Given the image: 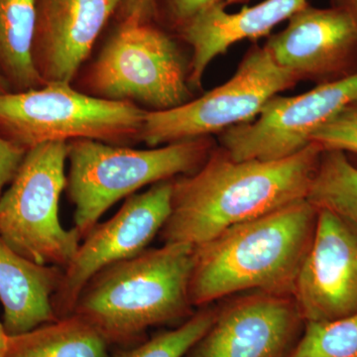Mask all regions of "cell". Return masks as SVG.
I'll use <instances>...</instances> for the list:
<instances>
[{"label": "cell", "mask_w": 357, "mask_h": 357, "mask_svg": "<svg viewBox=\"0 0 357 357\" xmlns=\"http://www.w3.org/2000/svg\"><path fill=\"white\" fill-rule=\"evenodd\" d=\"M248 0H164V8L168 20L177 29L202 11L215 6L241 3Z\"/></svg>", "instance_id": "obj_23"}, {"label": "cell", "mask_w": 357, "mask_h": 357, "mask_svg": "<svg viewBox=\"0 0 357 357\" xmlns=\"http://www.w3.org/2000/svg\"><path fill=\"white\" fill-rule=\"evenodd\" d=\"M321 152L312 142L287 158L236 161L215 148L196 172L173 178L160 239L198 246L234 225L307 199Z\"/></svg>", "instance_id": "obj_1"}, {"label": "cell", "mask_w": 357, "mask_h": 357, "mask_svg": "<svg viewBox=\"0 0 357 357\" xmlns=\"http://www.w3.org/2000/svg\"><path fill=\"white\" fill-rule=\"evenodd\" d=\"M195 246L163 243L103 268L84 285L72 314L95 328L107 344L131 347L154 326L194 314L190 277Z\"/></svg>", "instance_id": "obj_3"}, {"label": "cell", "mask_w": 357, "mask_h": 357, "mask_svg": "<svg viewBox=\"0 0 357 357\" xmlns=\"http://www.w3.org/2000/svg\"><path fill=\"white\" fill-rule=\"evenodd\" d=\"M93 96L167 110L192 100L189 64L175 40L150 22L122 20L91 66Z\"/></svg>", "instance_id": "obj_7"}, {"label": "cell", "mask_w": 357, "mask_h": 357, "mask_svg": "<svg viewBox=\"0 0 357 357\" xmlns=\"http://www.w3.org/2000/svg\"><path fill=\"white\" fill-rule=\"evenodd\" d=\"M293 298L305 323L357 314V222L318 210Z\"/></svg>", "instance_id": "obj_12"}, {"label": "cell", "mask_w": 357, "mask_h": 357, "mask_svg": "<svg viewBox=\"0 0 357 357\" xmlns=\"http://www.w3.org/2000/svg\"><path fill=\"white\" fill-rule=\"evenodd\" d=\"M288 357H357V314L328 321H306Z\"/></svg>", "instance_id": "obj_20"}, {"label": "cell", "mask_w": 357, "mask_h": 357, "mask_svg": "<svg viewBox=\"0 0 357 357\" xmlns=\"http://www.w3.org/2000/svg\"><path fill=\"white\" fill-rule=\"evenodd\" d=\"M67 161L65 141L31 148L0 196V236L30 261L63 269L82 241L76 229H66L59 218Z\"/></svg>", "instance_id": "obj_6"}, {"label": "cell", "mask_w": 357, "mask_h": 357, "mask_svg": "<svg viewBox=\"0 0 357 357\" xmlns=\"http://www.w3.org/2000/svg\"><path fill=\"white\" fill-rule=\"evenodd\" d=\"M333 6L344 9L357 26V0H333Z\"/></svg>", "instance_id": "obj_26"}, {"label": "cell", "mask_w": 357, "mask_h": 357, "mask_svg": "<svg viewBox=\"0 0 357 357\" xmlns=\"http://www.w3.org/2000/svg\"><path fill=\"white\" fill-rule=\"evenodd\" d=\"M26 153L22 147L0 135V196L15 177Z\"/></svg>", "instance_id": "obj_24"}, {"label": "cell", "mask_w": 357, "mask_h": 357, "mask_svg": "<svg viewBox=\"0 0 357 357\" xmlns=\"http://www.w3.org/2000/svg\"><path fill=\"white\" fill-rule=\"evenodd\" d=\"M356 100L357 73L298 96H274L255 121L220 133V148L236 161L287 158L311 144L312 134Z\"/></svg>", "instance_id": "obj_9"}, {"label": "cell", "mask_w": 357, "mask_h": 357, "mask_svg": "<svg viewBox=\"0 0 357 357\" xmlns=\"http://www.w3.org/2000/svg\"><path fill=\"white\" fill-rule=\"evenodd\" d=\"M119 0H39L32 57L45 84H70Z\"/></svg>", "instance_id": "obj_14"}, {"label": "cell", "mask_w": 357, "mask_h": 357, "mask_svg": "<svg viewBox=\"0 0 357 357\" xmlns=\"http://www.w3.org/2000/svg\"><path fill=\"white\" fill-rule=\"evenodd\" d=\"M11 93L10 86H9L4 77L2 76L1 73H0V96L6 95V93Z\"/></svg>", "instance_id": "obj_28"}, {"label": "cell", "mask_w": 357, "mask_h": 357, "mask_svg": "<svg viewBox=\"0 0 357 357\" xmlns=\"http://www.w3.org/2000/svg\"><path fill=\"white\" fill-rule=\"evenodd\" d=\"M298 81L331 83L357 73V26L344 9L307 6L264 44Z\"/></svg>", "instance_id": "obj_13"}, {"label": "cell", "mask_w": 357, "mask_h": 357, "mask_svg": "<svg viewBox=\"0 0 357 357\" xmlns=\"http://www.w3.org/2000/svg\"><path fill=\"white\" fill-rule=\"evenodd\" d=\"M109 344L76 314L9 335L6 357H110Z\"/></svg>", "instance_id": "obj_18"}, {"label": "cell", "mask_w": 357, "mask_h": 357, "mask_svg": "<svg viewBox=\"0 0 357 357\" xmlns=\"http://www.w3.org/2000/svg\"><path fill=\"white\" fill-rule=\"evenodd\" d=\"M172 192L173 180H168L128 197L114 217L96 223L82 239L53 297L58 318L72 314L79 293L93 275L148 248L168 220Z\"/></svg>", "instance_id": "obj_10"}, {"label": "cell", "mask_w": 357, "mask_h": 357, "mask_svg": "<svg viewBox=\"0 0 357 357\" xmlns=\"http://www.w3.org/2000/svg\"><path fill=\"white\" fill-rule=\"evenodd\" d=\"M298 83L264 45H256L225 84L180 107L147 112L140 140L154 148L220 134L255 121L272 98Z\"/></svg>", "instance_id": "obj_8"}, {"label": "cell", "mask_w": 357, "mask_h": 357, "mask_svg": "<svg viewBox=\"0 0 357 357\" xmlns=\"http://www.w3.org/2000/svg\"><path fill=\"white\" fill-rule=\"evenodd\" d=\"M217 309L199 307L177 328L115 352L114 357H184L210 328Z\"/></svg>", "instance_id": "obj_21"}, {"label": "cell", "mask_w": 357, "mask_h": 357, "mask_svg": "<svg viewBox=\"0 0 357 357\" xmlns=\"http://www.w3.org/2000/svg\"><path fill=\"white\" fill-rule=\"evenodd\" d=\"M305 321L292 296L255 292L220 310L184 357H288Z\"/></svg>", "instance_id": "obj_11"}, {"label": "cell", "mask_w": 357, "mask_h": 357, "mask_svg": "<svg viewBox=\"0 0 357 357\" xmlns=\"http://www.w3.org/2000/svg\"><path fill=\"white\" fill-rule=\"evenodd\" d=\"M307 201L317 210H328L357 222V166L347 153L323 150Z\"/></svg>", "instance_id": "obj_19"}, {"label": "cell", "mask_w": 357, "mask_h": 357, "mask_svg": "<svg viewBox=\"0 0 357 357\" xmlns=\"http://www.w3.org/2000/svg\"><path fill=\"white\" fill-rule=\"evenodd\" d=\"M39 0H0V73L13 93L44 86L32 50Z\"/></svg>", "instance_id": "obj_17"}, {"label": "cell", "mask_w": 357, "mask_h": 357, "mask_svg": "<svg viewBox=\"0 0 357 357\" xmlns=\"http://www.w3.org/2000/svg\"><path fill=\"white\" fill-rule=\"evenodd\" d=\"M147 110L81 93L70 84L0 96V135L26 151L53 141L91 139L126 146L140 140Z\"/></svg>", "instance_id": "obj_5"}, {"label": "cell", "mask_w": 357, "mask_h": 357, "mask_svg": "<svg viewBox=\"0 0 357 357\" xmlns=\"http://www.w3.org/2000/svg\"><path fill=\"white\" fill-rule=\"evenodd\" d=\"M63 268L30 261L0 236V302L9 335L29 332L58 319L53 297Z\"/></svg>", "instance_id": "obj_16"}, {"label": "cell", "mask_w": 357, "mask_h": 357, "mask_svg": "<svg viewBox=\"0 0 357 357\" xmlns=\"http://www.w3.org/2000/svg\"><path fill=\"white\" fill-rule=\"evenodd\" d=\"M323 150L357 154V100L345 107L312 136Z\"/></svg>", "instance_id": "obj_22"}, {"label": "cell", "mask_w": 357, "mask_h": 357, "mask_svg": "<svg viewBox=\"0 0 357 357\" xmlns=\"http://www.w3.org/2000/svg\"><path fill=\"white\" fill-rule=\"evenodd\" d=\"M158 0H119V10L123 20L150 22L157 13Z\"/></svg>", "instance_id": "obj_25"}, {"label": "cell", "mask_w": 357, "mask_h": 357, "mask_svg": "<svg viewBox=\"0 0 357 357\" xmlns=\"http://www.w3.org/2000/svg\"><path fill=\"white\" fill-rule=\"evenodd\" d=\"M309 3L307 0H263L237 13H227L225 6L202 11L178 28L181 38L192 48L189 84L201 89L208 66L243 40L268 36L277 25Z\"/></svg>", "instance_id": "obj_15"}, {"label": "cell", "mask_w": 357, "mask_h": 357, "mask_svg": "<svg viewBox=\"0 0 357 357\" xmlns=\"http://www.w3.org/2000/svg\"><path fill=\"white\" fill-rule=\"evenodd\" d=\"M211 136L148 150L100 141L68 142L67 191L82 239L117 202L138 190L196 172L215 149Z\"/></svg>", "instance_id": "obj_4"}, {"label": "cell", "mask_w": 357, "mask_h": 357, "mask_svg": "<svg viewBox=\"0 0 357 357\" xmlns=\"http://www.w3.org/2000/svg\"><path fill=\"white\" fill-rule=\"evenodd\" d=\"M8 342L9 335L4 328L3 323H0V357H6Z\"/></svg>", "instance_id": "obj_27"}, {"label": "cell", "mask_w": 357, "mask_h": 357, "mask_svg": "<svg viewBox=\"0 0 357 357\" xmlns=\"http://www.w3.org/2000/svg\"><path fill=\"white\" fill-rule=\"evenodd\" d=\"M317 218L318 210L303 199L195 246L189 284L192 307L245 291L293 297Z\"/></svg>", "instance_id": "obj_2"}]
</instances>
